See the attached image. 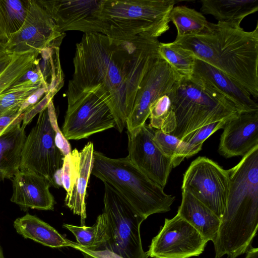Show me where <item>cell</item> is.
Listing matches in <instances>:
<instances>
[{"label":"cell","mask_w":258,"mask_h":258,"mask_svg":"<svg viewBox=\"0 0 258 258\" xmlns=\"http://www.w3.org/2000/svg\"><path fill=\"white\" fill-rule=\"evenodd\" d=\"M22 113L17 120L0 135V184L5 179H12L20 171L21 154L26 135V126L21 123Z\"/></svg>","instance_id":"cell-19"},{"label":"cell","mask_w":258,"mask_h":258,"mask_svg":"<svg viewBox=\"0 0 258 258\" xmlns=\"http://www.w3.org/2000/svg\"><path fill=\"white\" fill-rule=\"evenodd\" d=\"M181 78L166 61L161 57L158 59L139 87L126 120L127 131L132 132L145 124L149 117L151 105L160 97L170 92Z\"/></svg>","instance_id":"cell-12"},{"label":"cell","mask_w":258,"mask_h":258,"mask_svg":"<svg viewBox=\"0 0 258 258\" xmlns=\"http://www.w3.org/2000/svg\"><path fill=\"white\" fill-rule=\"evenodd\" d=\"M159 53L163 59L182 78L190 79L193 73L196 57L188 50L170 43H160Z\"/></svg>","instance_id":"cell-28"},{"label":"cell","mask_w":258,"mask_h":258,"mask_svg":"<svg viewBox=\"0 0 258 258\" xmlns=\"http://www.w3.org/2000/svg\"><path fill=\"white\" fill-rule=\"evenodd\" d=\"M48 89L46 87L42 86L38 89L34 93L30 95L21 106L19 112L23 113L27 110L35 105L38 102L40 98L44 94L48 93Z\"/></svg>","instance_id":"cell-34"},{"label":"cell","mask_w":258,"mask_h":258,"mask_svg":"<svg viewBox=\"0 0 258 258\" xmlns=\"http://www.w3.org/2000/svg\"><path fill=\"white\" fill-rule=\"evenodd\" d=\"M208 243L199 232L177 214L165 218L146 252L151 258H189L202 254Z\"/></svg>","instance_id":"cell-10"},{"label":"cell","mask_w":258,"mask_h":258,"mask_svg":"<svg viewBox=\"0 0 258 258\" xmlns=\"http://www.w3.org/2000/svg\"><path fill=\"white\" fill-rule=\"evenodd\" d=\"M182 190L189 192L220 219L229 194L228 170L207 157H199L184 173Z\"/></svg>","instance_id":"cell-9"},{"label":"cell","mask_w":258,"mask_h":258,"mask_svg":"<svg viewBox=\"0 0 258 258\" xmlns=\"http://www.w3.org/2000/svg\"><path fill=\"white\" fill-rule=\"evenodd\" d=\"M13 225L16 232L24 238L44 246L52 248L72 247V241L64 238L48 223L29 213L17 218Z\"/></svg>","instance_id":"cell-23"},{"label":"cell","mask_w":258,"mask_h":258,"mask_svg":"<svg viewBox=\"0 0 258 258\" xmlns=\"http://www.w3.org/2000/svg\"><path fill=\"white\" fill-rule=\"evenodd\" d=\"M91 174L110 185L145 220L169 211L175 200L127 157L111 158L94 150Z\"/></svg>","instance_id":"cell-4"},{"label":"cell","mask_w":258,"mask_h":258,"mask_svg":"<svg viewBox=\"0 0 258 258\" xmlns=\"http://www.w3.org/2000/svg\"><path fill=\"white\" fill-rule=\"evenodd\" d=\"M5 131V130H4ZM4 131H0V135L2 134V133L4 132Z\"/></svg>","instance_id":"cell-40"},{"label":"cell","mask_w":258,"mask_h":258,"mask_svg":"<svg viewBox=\"0 0 258 258\" xmlns=\"http://www.w3.org/2000/svg\"><path fill=\"white\" fill-rule=\"evenodd\" d=\"M54 21L60 33L78 31L85 33L101 32L97 9L101 0H39Z\"/></svg>","instance_id":"cell-15"},{"label":"cell","mask_w":258,"mask_h":258,"mask_svg":"<svg viewBox=\"0 0 258 258\" xmlns=\"http://www.w3.org/2000/svg\"><path fill=\"white\" fill-rule=\"evenodd\" d=\"M169 96L176 119L170 135L181 140L202 126L239 113L223 95L190 79L181 78Z\"/></svg>","instance_id":"cell-6"},{"label":"cell","mask_w":258,"mask_h":258,"mask_svg":"<svg viewBox=\"0 0 258 258\" xmlns=\"http://www.w3.org/2000/svg\"><path fill=\"white\" fill-rule=\"evenodd\" d=\"M62 227L74 234L80 245L93 251L103 249L107 240L106 223L103 213L97 217L92 226L63 224Z\"/></svg>","instance_id":"cell-25"},{"label":"cell","mask_w":258,"mask_h":258,"mask_svg":"<svg viewBox=\"0 0 258 258\" xmlns=\"http://www.w3.org/2000/svg\"><path fill=\"white\" fill-rule=\"evenodd\" d=\"M175 0H101L98 17L102 34L121 40L141 34L158 38L169 29Z\"/></svg>","instance_id":"cell-5"},{"label":"cell","mask_w":258,"mask_h":258,"mask_svg":"<svg viewBox=\"0 0 258 258\" xmlns=\"http://www.w3.org/2000/svg\"><path fill=\"white\" fill-rule=\"evenodd\" d=\"M223 129L219 153L227 158L243 157L258 145V110L239 113Z\"/></svg>","instance_id":"cell-17"},{"label":"cell","mask_w":258,"mask_h":258,"mask_svg":"<svg viewBox=\"0 0 258 258\" xmlns=\"http://www.w3.org/2000/svg\"><path fill=\"white\" fill-rule=\"evenodd\" d=\"M200 10L218 20L235 27L242 20L258 11V0H202Z\"/></svg>","instance_id":"cell-22"},{"label":"cell","mask_w":258,"mask_h":258,"mask_svg":"<svg viewBox=\"0 0 258 258\" xmlns=\"http://www.w3.org/2000/svg\"><path fill=\"white\" fill-rule=\"evenodd\" d=\"M229 120L225 119L206 125L190 133L181 140L191 145L202 148L203 143L215 132L223 128Z\"/></svg>","instance_id":"cell-32"},{"label":"cell","mask_w":258,"mask_h":258,"mask_svg":"<svg viewBox=\"0 0 258 258\" xmlns=\"http://www.w3.org/2000/svg\"><path fill=\"white\" fill-rule=\"evenodd\" d=\"M62 127L67 140H79L116 127V122L107 105L89 92L68 106Z\"/></svg>","instance_id":"cell-11"},{"label":"cell","mask_w":258,"mask_h":258,"mask_svg":"<svg viewBox=\"0 0 258 258\" xmlns=\"http://www.w3.org/2000/svg\"><path fill=\"white\" fill-rule=\"evenodd\" d=\"M79 168L80 151L75 149L64 156L60 170V182L66 194L71 191L78 177Z\"/></svg>","instance_id":"cell-31"},{"label":"cell","mask_w":258,"mask_h":258,"mask_svg":"<svg viewBox=\"0 0 258 258\" xmlns=\"http://www.w3.org/2000/svg\"><path fill=\"white\" fill-rule=\"evenodd\" d=\"M229 190L226 208L213 242L215 258H237L251 246L258 228V145L227 170Z\"/></svg>","instance_id":"cell-3"},{"label":"cell","mask_w":258,"mask_h":258,"mask_svg":"<svg viewBox=\"0 0 258 258\" xmlns=\"http://www.w3.org/2000/svg\"><path fill=\"white\" fill-rule=\"evenodd\" d=\"M29 0H0V41L5 44L22 27Z\"/></svg>","instance_id":"cell-24"},{"label":"cell","mask_w":258,"mask_h":258,"mask_svg":"<svg viewBox=\"0 0 258 258\" xmlns=\"http://www.w3.org/2000/svg\"><path fill=\"white\" fill-rule=\"evenodd\" d=\"M72 247L79 251H83L95 258H123L107 249L93 251L88 249L77 242H72Z\"/></svg>","instance_id":"cell-35"},{"label":"cell","mask_w":258,"mask_h":258,"mask_svg":"<svg viewBox=\"0 0 258 258\" xmlns=\"http://www.w3.org/2000/svg\"><path fill=\"white\" fill-rule=\"evenodd\" d=\"M160 43L147 34L121 40L100 33L84 34L76 45L66 92L68 106L93 93L107 105L121 133L143 78L161 57Z\"/></svg>","instance_id":"cell-1"},{"label":"cell","mask_w":258,"mask_h":258,"mask_svg":"<svg viewBox=\"0 0 258 258\" xmlns=\"http://www.w3.org/2000/svg\"><path fill=\"white\" fill-rule=\"evenodd\" d=\"M104 183L102 213L106 220L107 240L102 250L123 258H148L143 248L140 232L145 219L110 185Z\"/></svg>","instance_id":"cell-8"},{"label":"cell","mask_w":258,"mask_h":258,"mask_svg":"<svg viewBox=\"0 0 258 258\" xmlns=\"http://www.w3.org/2000/svg\"><path fill=\"white\" fill-rule=\"evenodd\" d=\"M196 229L208 242L215 241L220 218L189 192L182 190V200L177 213Z\"/></svg>","instance_id":"cell-20"},{"label":"cell","mask_w":258,"mask_h":258,"mask_svg":"<svg viewBox=\"0 0 258 258\" xmlns=\"http://www.w3.org/2000/svg\"><path fill=\"white\" fill-rule=\"evenodd\" d=\"M154 133L152 128L146 123L132 132L127 131V158L148 177L164 188L173 165L154 141Z\"/></svg>","instance_id":"cell-14"},{"label":"cell","mask_w":258,"mask_h":258,"mask_svg":"<svg viewBox=\"0 0 258 258\" xmlns=\"http://www.w3.org/2000/svg\"><path fill=\"white\" fill-rule=\"evenodd\" d=\"M42 86L29 82L13 85L0 95V116L13 108H20L30 95Z\"/></svg>","instance_id":"cell-30"},{"label":"cell","mask_w":258,"mask_h":258,"mask_svg":"<svg viewBox=\"0 0 258 258\" xmlns=\"http://www.w3.org/2000/svg\"><path fill=\"white\" fill-rule=\"evenodd\" d=\"M190 79L223 95L239 113L258 110L257 103L244 87L218 69L196 58Z\"/></svg>","instance_id":"cell-16"},{"label":"cell","mask_w":258,"mask_h":258,"mask_svg":"<svg viewBox=\"0 0 258 258\" xmlns=\"http://www.w3.org/2000/svg\"><path fill=\"white\" fill-rule=\"evenodd\" d=\"M7 51L6 49L5 44L0 41V57L4 55Z\"/></svg>","instance_id":"cell-38"},{"label":"cell","mask_w":258,"mask_h":258,"mask_svg":"<svg viewBox=\"0 0 258 258\" xmlns=\"http://www.w3.org/2000/svg\"><path fill=\"white\" fill-rule=\"evenodd\" d=\"M245 258H258V248L251 246L246 252Z\"/></svg>","instance_id":"cell-37"},{"label":"cell","mask_w":258,"mask_h":258,"mask_svg":"<svg viewBox=\"0 0 258 258\" xmlns=\"http://www.w3.org/2000/svg\"><path fill=\"white\" fill-rule=\"evenodd\" d=\"M218 69L258 98V24L251 31L226 23L208 22L197 34L173 42Z\"/></svg>","instance_id":"cell-2"},{"label":"cell","mask_w":258,"mask_h":258,"mask_svg":"<svg viewBox=\"0 0 258 258\" xmlns=\"http://www.w3.org/2000/svg\"><path fill=\"white\" fill-rule=\"evenodd\" d=\"M14 54L15 52L7 51L0 57V74L10 63Z\"/></svg>","instance_id":"cell-36"},{"label":"cell","mask_w":258,"mask_h":258,"mask_svg":"<svg viewBox=\"0 0 258 258\" xmlns=\"http://www.w3.org/2000/svg\"><path fill=\"white\" fill-rule=\"evenodd\" d=\"M12 181L13 194L10 200L21 210H53L55 200L49 190L51 186L45 177L20 170Z\"/></svg>","instance_id":"cell-18"},{"label":"cell","mask_w":258,"mask_h":258,"mask_svg":"<svg viewBox=\"0 0 258 258\" xmlns=\"http://www.w3.org/2000/svg\"><path fill=\"white\" fill-rule=\"evenodd\" d=\"M169 93L160 97L151 105L149 126L170 134L175 128L176 119Z\"/></svg>","instance_id":"cell-29"},{"label":"cell","mask_w":258,"mask_h":258,"mask_svg":"<svg viewBox=\"0 0 258 258\" xmlns=\"http://www.w3.org/2000/svg\"><path fill=\"white\" fill-rule=\"evenodd\" d=\"M169 18L176 28V38L201 33L205 30L209 22L201 12L185 6L174 7Z\"/></svg>","instance_id":"cell-26"},{"label":"cell","mask_w":258,"mask_h":258,"mask_svg":"<svg viewBox=\"0 0 258 258\" xmlns=\"http://www.w3.org/2000/svg\"><path fill=\"white\" fill-rule=\"evenodd\" d=\"M153 140L161 152L171 160L173 168L178 166L185 158L192 156L202 149L160 130L154 131Z\"/></svg>","instance_id":"cell-27"},{"label":"cell","mask_w":258,"mask_h":258,"mask_svg":"<svg viewBox=\"0 0 258 258\" xmlns=\"http://www.w3.org/2000/svg\"><path fill=\"white\" fill-rule=\"evenodd\" d=\"M23 26L5 43L7 51H41L52 45L64 33H60L49 14L38 1L29 0Z\"/></svg>","instance_id":"cell-13"},{"label":"cell","mask_w":258,"mask_h":258,"mask_svg":"<svg viewBox=\"0 0 258 258\" xmlns=\"http://www.w3.org/2000/svg\"><path fill=\"white\" fill-rule=\"evenodd\" d=\"M94 145L88 142L80 151V168L74 185L64 199L66 206L73 213L80 217L81 225H85L87 218L86 197L87 188L91 174Z\"/></svg>","instance_id":"cell-21"},{"label":"cell","mask_w":258,"mask_h":258,"mask_svg":"<svg viewBox=\"0 0 258 258\" xmlns=\"http://www.w3.org/2000/svg\"><path fill=\"white\" fill-rule=\"evenodd\" d=\"M53 97L51 94L47 93L41 101L25 111L22 125L26 126L37 113H39L47 106Z\"/></svg>","instance_id":"cell-33"},{"label":"cell","mask_w":258,"mask_h":258,"mask_svg":"<svg viewBox=\"0 0 258 258\" xmlns=\"http://www.w3.org/2000/svg\"><path fill=\"white\" fill-rule=\"evenodd\" d=\"M0 258H5L3 253L2 247L0 245Z\"/></svg>","instance_id":"cell-39"},{"label":"cell","mask_w":258,"mask_h":258,"mask_svg":"<svg viewBox=\"0 0 258 258\" xmlns=\"http://www.w3.org/2000/svg\"><path fill=\"white\" fill-rule=\"evenodd\" d=\"M58 127L52 100L39 113L36 125L26 138L20 168L21 171L33 172L45 177L55 188L61 186L60 170L64 156L56 143Z\"/></svg>","instance_id":"cell-7"}]
</instances>
